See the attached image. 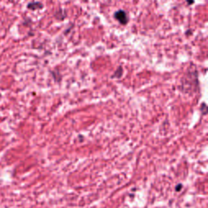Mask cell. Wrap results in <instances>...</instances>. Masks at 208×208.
Wrapping results in <instances>:
<instances>
[{"mask_svg":"<svg viewBox=\"0 0 208 208\" xmlns=\"http://www.w3.org/2000/svg\"><path fill=\"white\" fill-rule=\"evenodd\" d=\"M0 98H1V95H0Z\"/></svg>","mask_w":208,"mask_h":208,"instance_id":"7","label":"cell"},{"mask_svg":"<svg viewBox=\"0 0 208 208\" xmlns=\"http://www.w3.org/2000/svg\"><path fill=\"white\" fill-rule=\"evenodd\" d=\"M43 5L39 2H31L28 4V8L31 10H37L43 8Z\"/></svg>","mask_w":208,"mask_h":208,"instance_id":"2","label":"cell"},{"mask_svg":"<svg viewBox=\"0 0 208 208\" xmlns=\"http://www.w3.org/2000/svg\"><path fill=\"white\" fill-rule=\"evenodd\" d=\"M180 187H181V184H179V185H178V187H176V190H177V191H180Z\"/></svg>","mask_w":208,"mask_h":208,"instance_id":"5","label":"cell"},{"mask_svg":"<svg viewBox=\"0 0 208 208\" xmlns=\"http://www.w3.org/2000/svg\"><path fill=\"white\" fill-rule=\"evenodd\" d=\"M202 106H203V107H202V108H201V110H203V111H204L203 112V115H206V114H207V105H206L205 103H203V105H202Z\"/></svg>","mask_w":208,"mask_h":208,"instance_id":"4","label":"cell"},{"mask_svg":"<svg viewBox=\"0 0 208 208\" xmlns=\"http://www.w3.org/2000/svg\"><path fill=\"white\" fill-rule=\"evenodd\" d=\"M122 74H123V70H122L121 67H120L118 69L115 71V72L114 73L113 77H117V78H120V77H121Z\"/></svg>","mask_w":208,"mask_h":208,"instance_id":"3","label":"cell"},{"mask_svg":"<svg viewBox=\"0 0 208 208\" xmlns=\"http://www.w3.org/2000/svg\"><path fill=\"white\" fill-rule=\"evenodd\" d=\"M114 16L120 22V24H127V23H128V15L124 10H119L117 11H115V14H114Z\"/></svg>","mask_w":208,"mask_h":208,"instance_id":"1","label":"cell"},{"mask_svg":"<svg viewBox=\"0 0 208 208\" xmlns=\"http://www.w3.org/2000/svg\"><path fill=\"white\" fill-rule=\"evenodd\" d=\"M187 2H188V3H190L189 4H192V3H194V0H187Z\"/></svg>","mask_w":208,"mask_h":208,"instance_id":"6","label":"cell"}]
</instances>
